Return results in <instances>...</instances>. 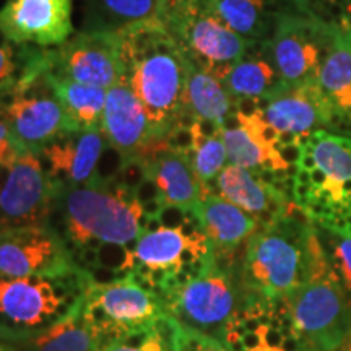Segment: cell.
<instances>
[{"instance_id":"obj_34","label":"cell","mask_w":351,"mask_h":351,"mask_svg":"<svg viewBox=\"0 0 351 351\" xmlns=\"http://www.w3.org/2000/svg\"><path fill=\"white\" fill-rule=\"evenodd\" d=\"M319 234L351 313V234H337L324 230H319Z\"/></svg>"},{"instance_id":"obj_1","label":"cell","mask_w":351,"mask_h":351,"mask_svg":"<svg viewBox=\"0 0 351 351\" xmlns=\"http://www.w3.org/2000/svg\"><path fill=\"white\" fill-rule=\"evenodd\" d=\"M54 184L51 223L75 261L86 269L88 256L106 245L127 249L152 221L137 187L99 173L86 184Z\"/></svg>"},{"instance_id":"obj_8","label":"cell","mask_w":351,"mask_h":351,"mask_svg":"<svg viewBox=\"0 0 351 351\" xmlns=\"http://www.w3.org/2000/svg\"><path fill=\"white\" fill-rule=\"evenodd\" d=\"M86 269L60 276H0V330L36 332L62 320L86 293Z\"/></svg>"},{"instance_id":"obj_40","label":"cell","mask_w":351,"mask_h":351,"mask_svg":"<svg viewBox=\"0 0 351 351\" xmlns=\"http://www.w3.org/2000/svg\"><path fill=\"white\" fill-rule=\"evenodd\" d=\"M298 12L301 13H314L313 12V2L314 0H288Z\"/></svg>"},{"instance_id":"obj_30","label":"cell","mask_w":351,"mask_h":351,"mask_svg":"<svg viewBox=\"0 0 351 351\" xmlns=\"http://www.w3.org/2000/svg\"><path fill=\"white\" fill-rule=\"evenodd\" d=\"M280 82L265 43H254L223 80L234 101L262 99Z\"/></svg>"},{"instance_id":"obj_33","label":"cell","mask_w":351,"mask_h":351,"mask_svg":"<svg viewBox=\"0 0 351 351\" xmlns=\"http://www.w3.org/2000/svg\"><path fill=\"white\" fill-rule=\"evenodd\" d=\"M194 129V127H192ZM194 148L191 152L192 165L202 184L212 189L215 179L221 173L226 166V147L223 142L221 134L213 135V137H205V135L197 134L194 130Z\"/></svg>"},{"instance_id":"obj_31","label":"cell","mask_w":351,"mask_h":351,"mask_svg":"<svg viewBox=\"0 0 351 351\" xmlns=\"http://www.w3.org/2000/svg\"><path fill=\"white\" fill-rule=\"evenodd\" d=\"M83 32L119 33L156 20L160 16V0H83Z\"/></svg>"},{"instance_id":"obj_14","label":"cell","mask_w":351,"mask_h":351,"mask_svg":"<svg viewBox=\"0 0 351 351\" xmlns=\"http://www.w3.org/2000/svg\"><path fill=\"white\" fill-rule=\"evenodd\" d=\"M80 269L52 225L0 231V276H60Z\"/></svg>"},{"instance_id":"obj_10","label":"cell","mask_w":351,"mask_h":351,"mask_svg":"<svg viewBox=\"0 0 351 351\" xmlns=\"http://www.w3.org/2000/svg\"><path fill=\"white\" fill-rule=\"evenodd\" d=\"M165 26L195 64L221 82L254 44L225 23L212 0H186Z\"/></svg>"},{"instance_id":"obj_4","label":"cell","mask_w":351,"mask_h":351,"mask_svg":"<svg viewBox=\"0 0 351 351\" xmlns=\"http://www.w3.org/2000/svg\"><path fill=\"white\" fill-rule=\"evenodd\" d=\"M313 228L314 223L295 204L283 217L261 225L249 239L238 265L249 301L283 306L295 293L306 275Z\"/></svg>"},{"instance_id":"obj_7","label":"cell","mask_w":351,"mask_h":351,"mask_svg":"<svg viewBox=\"0 0 351 351\" xmlns=\"http://www.w3.org/2000/svg\"><path fill=\"white\" fill-rule=\"evenodd\" d=\"M212 249L194 217L163 225L153 217L147 230L127 247L117 274L132 275L158 293L166 285L195 274L212 258Z\"/></svg>"},{"instance_id":"obj_35","label":"cell","mask_w":351,"mask_h":351,"mask_svg":"<svg viewBox=\"0 0 351 351\" xmlns=\"http://www.w3.org/2000/svg\"><path fill=\"white\" fill-rule=\"evenodd\" d=\"M178 327V326H176ZM176 351H228L217 341L205 339V337L197 335V333L187 332L178 327L176 332Z\"/></svg>"},{"instance_id":"obj_32","label":"cell","mask_w":351,"mask_h":351,"mask_svg":"<svg viewBox=\"0 0 351 351\" xmlns=\"http://www.w3.org/2000/svg\"><path fill=\"white\" fill-rule=\"evenodd\" d=\"M176 332L178 327L173 320L163 317L148 330L109 341L96 351H176Z\"/></svg>"},{"instance_id":"obj_20","label":"cell","mask_w":351,"mask_h":351,"mask_svg":"<svg viewBox=\"0 0 351 351\" xmlns=\"http://www.w3.org/2000/svg\"><path fill=\"white\" fill-rule=\"evenodd\" d=\"M192 217L207 238L215 261L223 265H238L249 239L261 223L238 205L208 192Z\"/></svg>"},{"instance_id":"obj_27","label":"cell","mask_w":351,"mask_h":351,"mask_svg":"<svg viewBox=\"0 0 351 351\" xmlns=\"http://www.w3.org/2000/svg\"><path fill=\"white\" fill-rule=\"evenodd\" d=\"M182 49V47H181ZM184 52V108L191 111L197 119H207L223 125L226 117L236 111V101L226 90L225 83L207 72Z\"/></svg>"},{"instance_id":"obj_12","label":"cell","mask_w":351,"mask_h":351,"mask_svg":"<svg viewBox=\"0 0 351 351\" xmlns=\"http://www.w3.org/2000/svg\"><path fill=\"white\" fill-rule=\"evenodd\" d=\"M328 20L317 13L283 12L265 41L271 62L285 83L314 80L326 54Z\"/></svg>"},{"instance_id":"obj_37","label":"cell","mask_w":351,"mask_h":351,"mask_svg":"<svg viewBox=\"0 0 351 351\" xmlns=\"http://www.w3.org/2000/svg\"><path fill=\"white\" fill-rule=\"evenodd\" d=\"M16 65L13 59V43L7 49H0V90L15 86Z\"/></svg>"},{"instance_id":"obj_17","label":"cell","mask_w":351,"mask_h":351,"mask_svg":"<svg viewBox=\"0 0 351 351\" xmlns=\"http://www.w3.org/2000/svg\"><path fill=\"white\" fill-rule=\"evenodd\" d=\"M46 75L25 88L15 86L16 103L0 111L21 147L36 155L59 135L73 132Z\"/></svg>"},{"instance_id":"obj_36","label":"cell","mask_w":351,"mask_h":351,"mask_svg":"<svg viewBox=\"0 0 351 351\" xmlns=\"http://www.w3.org/2000/svg\"><path fill=\"white\" fill-rule=\"evenodd\" d=\"M23 147L12 134L10 127L5 121L0 117V165H10L15 160H19L21 153H25Z\"/></svg>"},{"instance_id":"obj_38","label":"cell","mask_w":351,"mask_h":351,"mask_svg":"<svg viewBox=\"0 0 351 351\" xmlns=\"http://www.w3.org/2000/svg\"><path fill=\"white\" fill-rule=\"evenodd\" d=\"M322 3L335 13V20H351V0H322Z\"/></svg>"},{"instance_id":"obj_2","label":"cell","mask_w":351,"mask_h":351,"mask_svg":"<svg viewBox=\"0 0 351 351\" xmlns=\"http://www.w3.org/2000/svg\"><path fill=\"white\" fill-rule=\"evenodd\" d=\"M119 56L124 78L138 96L156 138H168L184 109V52L160 20L122 29Z\"/></svg>"},{"instance_id":"obj_22","label":"cell","mask_w":351,"mask_h":351,"mask_svg":"<svg viewBox=\"0 0 351 351\" xmlns=\"http://www.w3.org/2000/svg\"><path fill=\"white\" fill-rule=\"evenodd\" d=\"M103 129L65 132L38 153L52 182L86 184L98 174V163L106 150Z\"/></svg>"},{"instance_id":"obj_9","label":"cell","mask_w":351,"mask_h":351,"mask_svg":"<svg viewBox=\"0 0 351 351\" xmlns=\"http://www.w3.org/2000/svg\"><path fill=\"white\" fill-rule=\"evenodd\" d=\"M85 315L99 346L137 335L166 317L160 295L132 275L88 285Z\"/></svg>"},{"instance_id":"obj_21","label":"cell","mask_w":351,"mask_h":351,"mask_svg":"<svg viewBox=\"0 0 351 351\" xmlns=\"http://www.w3.org/2000/svg\"><path fill=\"white\" fill-rule=\"evenodd\" d=\"M213 184L218 195L238 205L261 225H269L283 217L295 204L291 194L283 187V184L291 186V179L288 182L274 181L263 174L231 163L223 168Z\"/></svg>"},{"instance_id":"obj_39","label":"cell","mask_w":351,"mask_h":351,"mask_svg":"<svg viewBox=\"0 0 351 351\" xmlns=\"http://www.w3.org/2000/svg\"><path fill=\"white\" fill-rule=\"evenodd\" d=\"M184 2L186 0H160V16L158 19H160V21H163V25H166Z\"/></svg>"},{"instance_id":"obj_29","label":"cell","mask_w":351,"mask_h":351,"mask_svg":"<svg viewBox=\"0 0 351 351\" xmlns=\"http://www.w3.org/2000/svg\"><path fill=\"white\" fill-rule=\"evenodd\" d=\"M46 77L73 132L103 129V112L106 104L104 88L70 80L52 72Z\"/></svg>"},{"instance_id":"obj_24","label":"cell","mask_w":351,"mask_h":351,"mask_svg":"<svg viewBox=\"0 0 351 351\" xmlns=\"http://www.w3.org/2000/svg\"><path fill=\"white\" fill-rule=\"evenodd\" d=\"M317 80L335 119L351 124V20H328L326 54Z\"/></svg>"},{"instance_id":"obj_25","label":"cell","mask_w":351,"mask_h":351,"mask_svg":"<svg viewBox=\"0 0 351 351\" xmlns=\"http://www.w3.org/2000/svg\"><path fill=\"white\" fill-rule=\"evenodd\" d=\"M85 295L54 326L36 332L0 330V343L13 351H96L98 341L85 315Z\"/></svg>"},{"instance_id":"obj_42","label":"cell","mask_w":351,"mask_h":351,"mask_svg":"<svg viewBox=\"0 0 351 351\" xmlns=\"http://www.w3.org/2000/svg\"><path fill=\"white\" fill-rule=\"evenodd\" d=\"M0 351H13L12 348H8L7 345H3V343H0Z\"/></svg>"},{"instance_id":"obj_15","label":"cell","mask_w":351,"mask_h":351,"mask_svg":"<svg viewBox=\"0 0 351 351\" xmlns=\"http://www.w3.org/2000/svg\"><path fill=\"white\" fill-rule=\"evenodd\" d=\"M228 163L288 182L293 168L278 142V134L262 117L261 108L252 114L234 111L221 125Z\"/></svg>"},{"instance_id":"obj_11","label":"cell","mask_w":351,"mask_h":351,"mask_svg":"<svg viewBox=\"0 0 351 351\" xmlns=\"http://www.w3.org/2000/svg\"><path fill=\"white\" fill-rule=\"evenodd\" d=\"M262 117L278 134L283 148L300 147L317 130H327L335 114L317 78L300 83L280 82L258 99Z\"/></svg>"},{"instance_id":"obj_41","label":"cell","mask_w":351,"mask_h":351,"mask_svg":"<svg viewBox=\"0 0 351 351\" xmlns=\"http://www.w3.org/2000/svg\"><path fill=\"white\" fill-rule=\"evenodd\" d=\"M339 351H351V327H350L348 333L345 335V340H343V343H341Z\"/></svg>"},{"instance_id":"obj_3","label":"cell","mask_w":351,"mask_h":351,"mask_svg":"<svg viewBox=\"0 0 351 351\" xmlns=\"http://www.w3.org/2000/svg\"><path fill=\"white\" fill-rule=\"evenodd\" d=\"M289 191L319 230L351 234V138L317 130L302 140Z\"/></svg>"},{"instance_id":"obj_19","label":"cell","mask_w":351,"mask_h":351,"mask_svg":"<svg viewBox=\"0 0 351 351\" xmlns=\"http://www.w3.org/2000/svg\"><path fill=\"white\" fill-rule=\"evenodd\" d=\"M0 29L15 44L60 46L73 33L72 0H5Z\"/></svg>"},{"instance_id":"obj_28","label":"cell","mask_w":351,"mask_h":351,"mask_svg":"<svg viewBox=\"0 0 351 351\" xmlns=\"http://www.w3.org/2000/svg\"><path fill=\"white\" fill-rule=\"evenodd\" d=\"M212 3L225 23L249 43H265L276 19L295 8L288 0H212Z\"/></svg>"},{"instance_id":"obj_16","label":"cell","mask_w":351,"mask_h":351,"mask_svg":"<svg viewBox=\"0 0 351 351\" xmlns=\"http://www.w3.org/2000/svg\"><path fill=\"white\" fill-rule=\"evenodd\" d=\"M52 73L108 90L124 78L119 36L109 32L77 33L52 49Z\"/></svg>"},{"instance_id":"obj_6","label":"cell","mask_w":351,"mask_h":351,"mask_svg":"<svg viewBox=\"0 0 351 351\" xmlns=\"http://www.w3.org/2000/svg\"><path fill=\"white\" fill-rule=\"evenodd\" d=\"M283 311L301 351H339L351 327L343 289L315 225L309 238L306 275L283 302Z\"/></svg>"},{"instance_id":"obj_13","label":"cell","mask_w":351,"mask_h":351,"mask_svg":"<svg viewBox=\"0 0 351 351\" xmlns=\"http://www.w3.org/2000/svg\"><path fill=\"white\" fill-rule=\"evenodd\" d=\"M54 184L36 153L25 152L10 165H0V231L49 226Z\"/></svg>"},{"instance_id":"obj_26","label":"cell","mask_w":351,"mask_h":351,"mask_svg":"<svg viewBox=\"0 0 351 351\" xmlns=\"http://www.w3.org/2000/svg\"><path fill=\"white\" fill-rule=\"evenodd\" d=\"M228 351H301L283 306L251 304L226 343Z\"/></svg>"},{"instance_id":"obj_18","label":"cell","mask_w":351,"mask_h":351,"mask_svg":"<svg viewBox=\"0 0 351 351\" xmlns=\"http://www.w3.org/2000/svg\"><path fill=\"white\" fill-rule=\"evenodd\" d=\"M103 132L109 147L121 158V166L142 163L155 142L165 140L155 137L150 119L125 78L106 90Z\"/></svg>"},{"instance_id":"obj_23","label":"cell","mask_w":351,"mask_h":351,"mask_svg":"<svg viewBox=\"0 0 351 351\" xmlns=\"http://www.w3.org/2000/svg\"><path fill=\"white\" fill-rule=\"evenodd\" d=\"M145 178L158 189V202L161 212L174 208L192 217L204 197L212 189L202 184L197 176L189 152L165 148L143 161Z\"/></svg>"},{"instance_id":"obj_5","label":"cell","mask_w":351,"mask_h":351,"mask_svg":"<svg viewBox=\"0 0 351 351\" xmlns=\"http://www.w3.org/2000/svg\"><path fill=\"white\" fill-rule=\"evenodd\" d=\"M238 265H223L212 256L195 274L161 288L158 295L166 317L226 348L228 339L251 306Z\"/></svg>"}]
</instances>
